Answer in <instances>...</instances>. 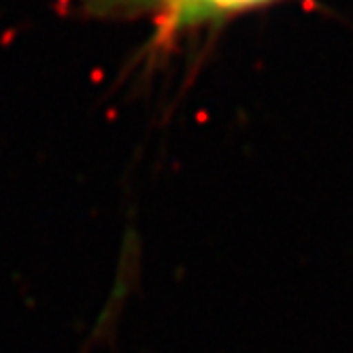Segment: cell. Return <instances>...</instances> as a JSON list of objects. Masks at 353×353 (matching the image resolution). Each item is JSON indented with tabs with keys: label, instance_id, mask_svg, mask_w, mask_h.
Instances as JSON below:
<instances>
[{
	"label": "cell",
	"instance_id": "cell-1",
	"mask_svg": "<svg viewBox=\"0 0 353 353\" xmlns=\"http://www.w3.org/2000/svg\"><path fill=\"white\" fill-rule=\"evenodd\" d=\"M264 3L268 0H166V17H170V23L174 26L179 21L200 19L223 11L249 9Z\"/></svg>",
	"mask_w": 353,
	"mask_h": 353
}]
</instances>
